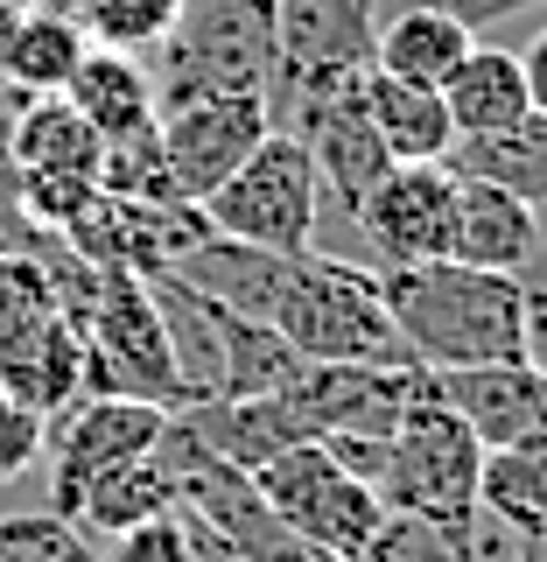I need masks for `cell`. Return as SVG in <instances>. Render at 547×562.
Masks as SVG:
<instances>
[{
  "label": "cell",
  "mask_w": 547,
  "mask_h": 562,
  "mask_svg": "<svg viewBox=\"0 0 547 562\" xmlns=\"http://www.w3.org/2000/svg\"><path fill=\"white\" fill-rule=\"evenodd\" d=\"M379 303L429 373L526 359V303L513 274L464 268V260H414V268H379Z\"/></svg>",
  "instance_id": "6da1fadb"
},
{
  "label": "cell",
  "mask_w": 547,
  "mask_h": 562,
  "mask_svg": "<svg viewBox=\"0 0 547 562\" xmlns=\"http://www.w3.org/2000/svg\"><path fill=\"white\" fill-rule=\"evenodd\" d=\"M267 330H281L309 366H408L414 359L379 303V274L351 268V260H330L316 246L288 254L281 289L267 303Z\"/></svg>",
  "instance_id": "7a4b0ae2"
},
{
  "label": "cell",
  "mask_w": 547,
  "mask_h": 562,
  "mask_svg": "<svg viewBox=\"0 0 547 562\" xmlns=\"http://www.w3.org/2000/svg\"><path fill=\"white\" fill-rule=\"evenodd\" d=\"M281 0H183L175 29L148 49L155 113L183 99H267Z\"/></svg>",
  "instance_id": "3957f363"
},
{
  "label": "cell",
  "mask_w": 547,
  "mask_h": 562,
  "mask_svg": "<svg viewBox=\"0 0 547 562\" xmlns=\"http://www.w3.org/2000/svg\"><path fill=\"white\" fill-rule=\"evenodd\" d=\"M204 218L225 239L267 246V254H309L316 225H323V176L288 127H267V140L204 198Z\"/></svg>",
  "instance_id": "277c9868"
},
{
  "label": "cell",
  "mask_w": 547,
  "mask_h": 562,
  "mask_svg": "<svg viewBox=\"0 0 547 562\" xmlns=\"http://www.w3.org/2000/svg\"><path fill=\"white\" fill-rule=\"evenodd\" d=\"M84 394H119V401H155V408H183V380H175V351L155 310L148 274H113L92 316H84Z\"/></svg>",
  "instance_id": "5b68a950"
},
{
  "label": "cell",
  "mask_w": 547,
  "mask_h": 562,
  "mask_svg": "<svg viewBox=\"0 0 547 562\" xmlns=\"http://www.w3.org/2000/svg\"><path fill=\"white\" fill-rule=\"evenodd\" d=\"M478 471H485V443L443 401V386H435V401H421V408L386 436L379 499H386V514L470 520L478 514Z\"/></svg>",
  "instance_id": "8992f818"
},
{
  "label": "cell",
  "mask_w": 547,
  "mask_h": 562,
  "mask_svg": "<svg viewBox=\"0 0 547 562\" xmlns=\"http://www.w3.org/2000/svg\"><path fill=\"white\" fill-rule=\"evenodd\" d=\"M253 485H260V499L274 506L281 527H295L303 541H316V549H330L344 562L358 555L365 541L379 535V520H386V499L358 479V471L338 464V450H330L323 436L267 457V464L253 471Z\"/></svg>",
  "instance_id": "52a82bcc"
},
{
  "label": "cell",
  "mask_w": 547,
  "mask_h": 562,
  "mask_svg": "<svg viewBox=\"0 0 547 562\" xmlns=\"http://www.w3.org/2000/svg\"><path fill=\"white\" fill-rule=\"evenodd\" d=\"M169 429V408L155 401H119V394H78L64 415H49V514H78V499L92 492L105 471L134 464L162 443Z\"/></svg>",
  "instance_id": "ba28073f"
},
{
  "label": "cell",
  "mask_w": 547,
  "mask_h": 562,
  "mask_svg": "<svg viewBox=\"0 0 547 562\" xmlns=\"http://www.w3.org/2000/svg\"><path fill=\"white\" fill-rule=\"evenodd\" d=\"M274 127H288V134L309 148L316 176H323V198H338V204L351 211V218H358L365 198H373V190L386 183V169H394V155H386L379 127L365 120L358 70H351V78L303 85V92L288 99V113H281Z\"/></svg>",
  "instance_id": "9c48e42d"
},
{
  "label": "cell",
  "mask_w": 547,
  "mask_h": 562,
  "mask_svg": "<svg viewBox=\"0 0 547 562\" xmlns=\"http://www.w3.org/2000/svg\"><path fill=\"white\" fill-rule=\"evenodd\" d=\"M379 0H281L274 8V78H267V120L288 113L303 85L351 78L373 64Z\"/></svg>",
  "instance_id": "30bf717a"
},
{
  "label": "cell",
  "mask_w": 547,
  "mask_h": 562,
  "mask_svg": "<svg viewBox=\"0 0 547 562\" xmlns=\"http://www.w3.org/2000/svg\"><path fill=\"white\" fill-rule=\"evenodd\" d=\"M64 239L78 246L84 260L113 268V274H162L197 239H210V218H204V204H190V198L140 204V198H113V190H99V198L70 218Z\"/></svg>",
  "instance_id": "8fae6325"
},
{
  "label": "cell",
  "mask_w": 547,
  "mask_h": 562,
  "mask_svg": "<svg viewBox=\"0 0 547 562\" xmlns=\"http://www.w3.org/2000/svg\"><path fill=\"white\" fill-rule=\"evenodd\" d=\"M267 127H274L267 99H183V105H162V113H155L169 176L190 204H204L210 190L267 140Z\"/></svg>",
  "instance_id": "7c38bea8"
},
{
  "label": "cell",
  "mask_w": 547,
  "mask_h": 562,
  "mask_svg": "<svg viewBox=\"0 0 547 562\" xmlns=\"http://www.w3.org/2000/svg\"><path fill=\"white\" fill-rule=\"evenodd\" d=\"M449 211H456L449 162H394L386 183L365 198L358 225L386 268H414V260H449Z\"/></svg>",
  "instance_id": "4fadbf2b"
},
{
  "label": "cell",
  "mask_w": 547,
  "mask_h": 562,
  "mask_svg": "<svg viewBox=\"0 0 547 562\" xmlns=\"http://www.w3.org/2000/svg\"><path fill=\"white\" fill-rule=\"evenodd\" d=\"M443 401L470 422L485 450H513V443H547V373L534 359H499V366H456L435 373Z\"/></svg>",
  "instance_id": "5bb4252c"
},
{
  "label": "cell",
  "mask_w": 547,
  "mask_h": 562,
  "mask_svg": "<svg viewBox=\"0 0 547 562\" xmlns=\"http://www.w3.org/2000/svg\"><path fill=\"white\" fill-rule=\"evenodd\" d=\"M526 246H534V204L499 183L456 176V211H449V260L491 274H520Z\"/></svg>",
  "instance_id": "9a60e30c"
},
{
  "label": "cell",
  "mask_w": 547,
  "mask_h": 562,
  "mask_svg": "<svg viewBox=\"0 0 547 562\" xmlns=\"http://www.w3.org/2000/svg\"><path fill=\"white\" fill-rule=\"evenodd\" d=\"M520 535L491 520L485 506L470 520H421V514H386L379 535L351 562H513Z\"/></svg>",
  "instance_id": "2e32d148"
},
{
  "label": "cell",
  "mask_w": 547,
  "mask_h": 562,
  "mask_svg": "<svg viewBox=\"0 0 547 562\" xmlns=\"http://www.w3.org/2000/svg\"><path fill=\"white\" fill-rule=\"evenodd\" d=\"M358 99H365V120L379 127L394 162H449L456 120H449V105H443L435 85H408V78H386V70L365 64L358 70Z\"/></svg>",
  "instance_id": "e0dca14e"
},
{
  "label": "cell",
  "mask_w": 547,
  "mask_h": 562,
  "mask_svg": "<svg viewBox=\"0 0 547 562\" xmlns=\"http://www.w3.org/2000/svg\"><path fill=\"white\" fill-rule=\"evenodd\" d=\"M155 310H162L169 351H175V380H183V408L190 401H218L225 394V303L197 295L183 274H148Z\"/></svg>",
  "instance_id": "ac0fdd59"
},
{
  "label": "cell",
  "mask_w": 547,
  "mask_h": 562,
  "mask_svg": "<svg viewBox=\"0 0 547 562\" xmlns=\"http://www.w3.org/2000/svg\"><path fill=\"white\" fill-rule=\"evenodd\" d=\"M64 99L99 127V140L155 127V70H148V57H127V49H99L92 43L78 57V70H70Z\"/></svg>",
  "instance_id": "d6986e66"
},
{
  "label": "cell",
  "mask_w": 547,
  "mask_h": 562,
  "mask_svg": "<svg viewBox=\"0 0 547 562\" xmlns=\"http://www.w3.org/2000/svg\"><path fill=\"white\" fill-rule=\"evenodd\" d=\"M443 105H449V120H456V140L520 127V120L534 113V99H526V78H520V49L470 43L464 64L443 78Z\"/></svg>",
  "instance_id": "ffe728a7"
},
{
  "label": "cell",
  "mask_w": 547,
  "mask_h": 562,
  "mask_svg": "<svg viewBox=\"0 0 547 562\" xmlns=\"http://www.w3.org/2000/svg\"><path fill=\"white\" fill-rule=\"evenodd\" d=\"M99 155H105L99 127L64 92L22 99V113H14V176H84V183H99Z\"/></svg>",
  "instance_id": "44dd1931"
},
{
  "label": "cell",
  "mask_w": 547,
  "mask_h": 562,
  "mask_svg": "<svg viewBox=\"0 0 547 562\" xmlns=\"http://www.w3.org/2000/svg\"><path fill=\"white\" fill-rule=\"evenodd\" d=\"M0 394L29 401V408L43 415H64L70 401L84 394V330L57 316V324H43L35 338L8 345L0 351Z\"/></svg>",
  "instance_id": "7402d4cb"
},
{
  "label": "cell",
  "mask_w": 547,
  "mask_h": 562,
  "mask_svg": "<svg viewBox=\"0 0 547 562\" xmlns=\"http://www.w3.org/2000/svg\"><path fill=\"white\" fill-rule=\"evenodd\" d=\"M84 49L92 43H84V29L70 22L64 8H22V29H14L8 57H0V92H14V99L64 92Z\"/></svg>",
  "instance_id": "603a6c76"
},
{
  "label": "cell",
  "mask_w": 547,
  "mask_h": 562,
  "mask_svg": "<svg viewBox=\"0 0 547 562\" xmlns=\"http://www.w3.org/2000/svg\"><path fill=\"white\" fill-rule=\"evenodd\" d=\"M470 43H478V35H470L464 22H449V14L400 8L394 22H379V35H373V70L408 78V85H435V92H443V78L464 64Z\"/></svg>",
  "instance_id": "cb8c5ba5"
},
{
  "label": "cell",
  "mask_w": 547,
  "mask_h": 562,
  "mask_svg": "<svg viewBox=\"0 0 547 562\" xmlns=\"http://www.w3.org/2000/svg\"><path fill=\"white\" fill-rule=\"evenodd\" d=\"M449 169L456 176H478V183H499L526 204H547V113H526L520 127L505 134H470L449 148Z\"/></svg>",
  "instance_id": "d4e9b609"
},
{
  "label": "cell",
  "mask_w": 547,
  "mask_h": 562,
  "mask_svg": "<svg viewBox=\"0 0 547 562\" xmlns=\"http://www.w3.org/2000/svg\"><path fill=\"white\" fill-rule=\"evenodd\" d=\"M155 514H175V492H169V471H162V457H134V464H119V471H105V479L78 499V514H70V527H84L92 541L105 535H119V527H140V520H155Z\"/></svg>",
  "instance_id": "484cf974"
},
{
  "label": "cell",
  "mask_w": 547,
  "mask_h": 562,
  "mask_svg": "<svg viewBox=\"0 0 547 562\" xmlns=\"http://www.w3.org/2000/svg\"><path fill=\"white\" fill-rule=\"evenodd\" d=\"M478 506H485L491 520H505L513 535H534V527H547V443L485 450Z\"/></svg>",
  "instance_id": "4316f807"
},
{
  "label": "cell",
  "mask_w": 547,
  "mask_h": 562,
  "mask_svg": "<svg viewBox=\"0 0 547 562\" xmlns=\"http://www.w3.org/2000/svg\"><path fill=\"white\" fill-rule=\"evenodd\" d=\"M175 14H183V0H70V22L84 29V43L127 49V57H148L175 29Z\"/></svg>",
  "instance_id": "83f0119b"
},
{
  "label": "cell",
  "mask_w": 547,
  "mask_h": 562,
  "mask_svg": "<svg viewBox=\"0 0 547 562\" xmlns=\"http://www.w3.org/2000/svg\"><path fill=\"white\" fill-rule=\"evenodd\" d=\"M64 303H57V281H49L43 254H14V246H0V351L35 338L43 324H57Z\"/></svg>",
  "instance_id": "f1b7e54d"
},
{
  "label": "cell",
  "mask_w": 547,
  "mask_h": 562,
  "mask_svg": "<svg viewBox=\"0 0 547 562\" xmlns=\"http://www.w3.org/2000/svg\"><path fill=\"white\" fill-rule=\"evenodd\" d=\"M99 190H113V198H140V204H175V198H183L175 176H169V155H162V134H155V127L105 140Z\"/></svg>",
  "instance_id": "f546056e"
},
{
  "label": "cell",
  "mask_w": 547,
  "mask_h": 562,
  "mask_svg": "<svg viewBox=\"0 0 547 562\" xmlns=\"http://www.w3.org/2000/svg\"><path fill=\"white\" fill-rule=\"evenodd\" d=\"M0 549L14 562H105L99 541L84 527H70L64 514H8L0 520Z\"/></svg>",
  "instance_id": "4dcf8cb0"
},
{
  "label": "cell",
  "mask_w": 547,
  "mask_h": 562,
  "mask_svg": "<svg viewBox=\"0 0 547 562\" xmlns=\"http://www.w3.org/2000/svg\"><path fill=\"white\" fill-rule=\"evenodd\" d=\"M43 450H49V415L29 408V401H14V394H0V485H14L22 471H35Z\"/></svg>",
  "instance_id": "1f68e13d"
},
{
  "label": "cell",
  "mask_w": 547,
  "mask_h": 562,
  "mask_svg": "<svg viewBox=\"0 0 547 562\" xmlns=\"http://www.w3.org/2000/svg\"><path fill=\"white\" fill-rule=\"evenodd\" d=\"M105 562H190V527L183 514H155L140 527H119V535L99 541Z\"/></svg>",
  "instance_id": "d6a6232c"
},
{
  "label": "cell",
  "mask_w": 547,
  "mask_h": 562,
  "mask_svg": "<svg viewBox=\"0 0 547 562\" xmlns=\"http://www.w3.org/2000/svg\"><path fill=\"white\" fill-rule=\"evenodd\" d=\"M513 281H520V303H526V359H540L547 351V204L534 211V246H526Z\"/></svg>",
  "instance_id": "836d02e7"
},
{
  "label": "cell",
  "mask_w": 547,
  "mask_h": 562,
  "mask_svg": "<svg viewBox=\"0 0 547 562\" xmlns=\"http://www.w3.org/2000/svg\"><path fill=\"white\" fill-rule=\"evenodd\" d=\"M400 8H435V14H449V22H464L470 35H485V29L513 22L526 8H540V0H400Z\"/></svg>",
  "instance_id": "e575fe53"
},
{
  "label": "cell",
  "mask_w": 547,
  "mask_h": 562,
  "mask_svg": "<svg viewBox=\"0 0 547 562\" xmlns=\"http://www.w3.org/2000/svg\"><path fill=\"white\" fill-rule=\"evenodd\" d=\"M253 562H344V555L316 549V541H303L295 527H274V535H267V541L253 549Z\"/></svg>",
  "instance_id": "d590c367"
},
{
  "label": "cell",
  "mask_w": 547,
  "mask_h": 562,
  "mask_svg": "<svg viewBox=\"0 0 547 562\" xmlns=\"http://www.w3.org/2000/svg\"><path fill=\"white\" fill-rule=\"evenodd\" d=\"M183 527H190V562H253L239 541H225L218 527H204V520H190V514H183Z\"/></svg>",
  "instance_id": "8d00e7d4"
},
{
  "label": "cell",
  "mask_w": 547,
  "mask_h": 562,
  "mask_svg": "<svg viewBox=\"0 0 547 562\" xmlns=\"http://www.w3.org/2000/svg\"><path fill=\"white\" fill-rule=\"evenodd\" d=\"M520 78H526V99H534V113H547V29L520 49Z\"/></svg>",
  "instance_id": "74e56055"
},
{
  "label": "cell",
  "mask_w": 547,
  "mask_h": 562,
  "mask_svg": "<svg viewBox=\"0 0 547 562\" xmlns=\"http://www.w3.org/2000/svg\"><path fill=\"white\" fill-rule=\"evenodd\" d=\"M513 562H547V527H534V535H520Z\"/></svg>",
  "instance_id": "f35d334b"
},
{
  "label": "cell",
  "mask_w": 547,
  "mask_h": 562,
  "mask_svg": "<svg viewBox=\"0 0 547 562\" xmlns=\"http://www.w3.org/2000/svg\"><path fill=\"white\" fill-rule=\"evenodd\" d=\"M14 29H22V0H0V57H8Z\"/></svg>",
  "instance_id": "ab89813d"
},
{
  "label": "cell",
  "mask_w": 547,
  "mask_h": 562,
  "mask_svg": "<svg viewBox=\"0 0 547 562\" xmlns=\"http://www.w3.org/2000/svg\"><path fill=\"white\" fill-rule=\"evenodd\" d=\"M534 366H540V373H547V351H540V359H534Z\"/></svg>",
  "instance_id": "60d3db41"
}]
</instances>
